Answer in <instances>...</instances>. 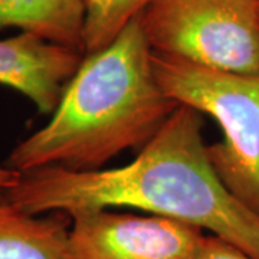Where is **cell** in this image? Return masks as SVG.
I'll return each mask as SVG.
<instances>
[{
	"mask_svg": "<svg viewBox=\"0 0 259 259\" xmlns=\"http://www.w3.org/2000/svg\"><path fill=\"white\" fill-rule=\"evenodd\" d=\"M203 114L180 104L130 164L78 171L47 166L5 190L25 212L136 207L212 232L259 259V216L223 186L206 153Z\"/></svg>",
	"mask_w": 259,
	"mask_h": 259,
	"instance_id": "6da1fadb",
	"label": "cell"
},
{
	"mask_svg": "<svg viewBox=\"0 0 259 259\" xmlns=\"http://www.w3.org/2000/svg\"><path fill=\"white\" fill-rule=\"evenodd\" d=\"M151 54L137 16L111 45L83 55L51 120L12 148L5 166L91 171L144 147L180 105L158 83Z\"/></svg>",
	"mask_w": 259,
	"mask_h": 259,
	"instance_id": "7a4b0ae2",
	"label": "cell"
},
{
	"mask_svg": "<svg viewBox=\"0 0 259 259\" xmlns=\"http://www.w3.org/2000/svg\"><path fill=\"white\" fill-rule=\"evenodd\" d=\"M151 64L167 95L218 122L223 139L206 146L209 161L223 186L259 216V75L218 71L156 52Z\"/></svg>",
	"mask_w": 259,
	"mask_h": 259,
	"instance_id": "3957f363",
	"label": "cell"
},
{
	"mask_svg": "<svg viewBox=\"0 0 259 259\" xmlns=\"http://www.w3.org/2000/svg\"><path fill=\"white\" fill-rule=\"evenodd\" d=\"M140 23L156 54L259 75V0H151Z\"/></svg>",
	"mask_w": 259,
	"mask_h": 259,
	"instance_id": "277c9868",
	"label": "cell"
},
{
	"mask_svg": "<svg viewBox=\"0 0 259 259\" xmlns=\"http://www.w3.org/2000/svg\"><path fill=\"white\" fill-rule=\"evenodd\" d=\"M71 218L74 259H197L203 231L164 216L82 209Z\"/></svg>",
	"mask_w": 259,
	"mask_h": 259,
	"instance_id": "5b68a950",
	"label": "cell"
},
{
	"mask_svg": "<svg viewBox=\"0 0 259 259\" xmlns=\"http://www.w3.org/2000/svg\"><path fill=\"white\" fill-rule=\"evenodd\" d=\"M83 54L19 32L0 40V85L25 95L39 114L52 115Z\"/></svg>",
	"mask_w": 259,
	"mask_h": 259,
	"instance_id": "8992f818",
	"label": "cell"
},
{
	"mask_svg": "<svg viewBox=\"0 0 259 259\" xmlns=\"http://www.w3.org/2000/svg\"><path fill=\"white\" fill-rule=\"evenodd\" d=\"M71 223L64 212H25L0 190V259H74Z\"/></svg>",
	"mask_w": 259,
	"mask_h": 259,
	"instance_id": "52a82bcc",
	"label": "cell"
},
{
	"mask_svg": "<svg viewBox=\"0 0 259 259\" xmlns=\"http://www.w3.org/2000/svg\"><path fill=\"white\" fill-rule=\"evenodd\" d=\"M85 0H0V30L15 28L83 54Z\"/></svg>",
	"mask_w": 259,
	"mask_h": 259,
	"instance_id": "ba28073f",
	"label": "cell"
},
{
	"mask_svg": "<svg viewBox=\"0 0 259 259\" xmlns=\"http://www.w3.org/2000/svg\"><path fill=\"white\" fill-rule=\"evenodd\" d=\"M151 0H85L83 55L111 45Z\"/></svg>",
	"mask_w": 259,
	"mask_h": 259,
	"instance_id": "9c48e42d",
	"label": "cell"
},
{
	"mask_svg": "<svg viewBox=\"0 0 259 259\" xmlns=\"http://www.w3.org/2000/svg\"><path fill=\"white\" fill-rule=\"evenodd\" d=\"M197 259H252L243 250L219 236H204Z\"/></svg>",
	"mask_w": 259,
	"mask_h": 259,
	"instance_id": "30bf717a",
	"label": "cell"
},
{
	"mask_svg": "<svg viewBox=\"0 0 259 259\" xmlns=\"http://www.w3.org/2000/svg\"><path fill=\"white\" fill-rule=\"evenodd\" d=\"M20 171L6 166H0V190H9L19 183Z\"/></svg>",
	"mask_w": 259,
	"mask_h": 259,
	"instance_id": "8fae6325",
	"label": "cell"
}]
</instances>
